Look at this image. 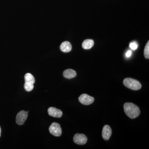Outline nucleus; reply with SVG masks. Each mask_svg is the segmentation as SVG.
Instances as JSON below:
<instances>
[{
	"label": "nucleus",
	"mask_w": 149,
	"mask_h": 149,
	"mask_svg": "<svg viewBox=\"0 0 149 149\" xmlns=\"http://www.w3.org/2000/svg\"><path fill=\"white\" fill-rule=\"evenodd\" d=\"M123 108L125 114L132 119L139 116L141 113L139 107L132 103H126L124 104Z\"/></svg>",
	"instance_id": "f257e3e1"
},
{
	"label": "nucleus",
	"mask_w": 149,
	"mask_h": 149,
	"mask_svg": "<svg viewBox=\"0 0 149 149\" xmlns=\"http://www.w3.org/2000/svg\"><path fill=\"white\" fill-rule=\"evenodd\" d=\"M123 83L125 87L134 91L140 90L142 87L141 83L139 81L131 78H125Z\"/></svg>",
	"instance_id": "f03ea898"
},
{
	"label": "nucleus",
	"mask_w": 149,
	"mask_h": 149,
	"mask_svg": "<svg viewBox=\"0 0 149 149\" xmlns=\"http://www.w3.org/2000/svg\"><path fill=\"white\" fill-rule=\"evenodd\" d=\"M49 131L51 134L56 137L61 135V128L60 124L54 122L52 123L49 128Z\"/></svg>",
	"instance_id": "7ed1b4c3"
},
{
	"label": "nucleus",
	"mask_w": 149,
	"mask_h": 149,
	"mask_svg": "<svg viewBox=\"0 0 149 149\" xmlns=\"http://www.w3.org/2000/svg\"><path fill=\"white\" fill-rule=\"evenodd\" d=\"M28 117V113L25 111H21L16 116V122L19 125H22L27 120Z\"/></svg>",
	"instance_id": "20e7f679"
},
{
	"label": "nucleus",
	"mask_w": 149,
	"mask_h": 149,
	"mask_svg": "<svg viewBox=\"0 0 149 149\" xmlns=\"http://www.w3.org/2000/svg\"><path fill=\"white\" fill-rule=\"evenodd\" d=\"M79 102L85 105H88L93 103L95 100L94 98L86 94L81 95L79 97Z\"/></svg>",
	"instance_id": "39448f33"
},
{
	"label": "nucleus",
	"mask_w": 149,
	"mask_h": 149,
	"mask_svg": "<svg viewBox=\"0 0 149 149\" xmlns=\"http://www.w3.org/2000/svg\"><path fill=\"white\" fill-rule=\"evenodd\" d=\"M88 141V139L85 135L80 133H76L73 137V141L75 143L79 145L85 144Z\"/></svg>",
	"instance_id": "423d86ee"
},
{
	"label": "nucleus",
	"mask_w": 149,
	"mask_h": 149,
	"mask_svg": "<svg viewBox=\"0 0 149 149\" xmlns=\"http://www.w3.org/2000/svg\"><path fill=\"white\" fill-rule=\"evenodd\" d=\"M48 112L49 115L55 118H61L63 115L62 111L61 110L53 107H51L48 109Z\"/></svg>",
	"instance_id": "0eeeda50"
},
{
	"label": "nucleus",
	"mask_w": 149,
	"mask_h": 149,
	"mask_svg": "<svg viewBox=\"0 0 149 149\" xmlns=\"http://www.w3.org/2000/svg\"><path fill=\"white\" fill-rule=\"evenodd\" d=\"M112 133L111 128L109 125H105L104 126L102 132V136L104 140L108 141L109 140Z\"/></svg>",
	"instance_id": "6e6552de"
},
{
	"label": "nucleus",
	"mask_w": 149,
	"mask_h": 149,
	"mask_svg": "<svg viewBox=\"0 0 149 149\" xmlns=\"http://www.w3.org/2000/svg\"><path fill=\"white\" fill-rule=\"evenodd\" d=\"M60 49L62 52L65 53L69 52L72 50V45L69 42L65 41L63 42L60 46Z\"/></svg>",
	"instance_id": "1a4fd4ad"
},
{
	"label": "nucleus",
	"mask_w": 149,
	"mask_h": 149,
	"mask_svg": "<svg viewBox=\"0 0 149 149\" xmlns=\"http://www.w3.org/2000/svg\"><path fill=\"white\" fill-rule=\"evenodd\" d=\"M63 76L68 79H71L76 77L77 73L73 70L68 69L65 70L63 72Z\"/></svg>",
	"instance_id": "9d476101"
},
{
	"label": "nucleus",
	"mask_w": 149,
	"mask_h": 149,
	"mask_svg": "<svg viewBox=\"0 0 149 149\" xmlns=\"http://www.w3.org/2000/svg\"><path fill=\"white\" fill-rule=\"evenodd\" d=\"M94 45V42L93 40H85L82 44V47L85 49H89L93 47Z\"/></svg>",
	"instance_id": "9b49d317"
},
{
	"label": "nucleus",
	"mask_w": 149,
	"mask_h": 149,
	"mask_svg": "<svg viewBox=\"0 0 149 149\" xmlns=\"http://www.w3.org/2000/svg\"><path fill=\"white\" fill-rule=\"evenodd\" d=\"M24 80H25V82L26 83H32L33 84H34V83H35V77L31 73H26L24 76Z\"/></svg>",
	"instance_id": "f8f14e48"
},
{
	"label": "nucleus",
	"mask_w": 149,
	"mask_h": 149,
	"mask_svg": "<svg viewBox=\"0 0 149 149\" xmlns=\"http://www.w3.org/2000/svg\"><path fill=\"white\" fill-rule=\"evenodd\" d=\"M24 88L26 91L30 92L34 88V84L25 82V83L24 84Z\"/></svg>",
	"instance_id": "ddd939ff"
},
{
	"label": "nucleus",
	"mask_w": 149,
	"mask_h": 149,
	"mask_svg": "<svg viewBox=\"0 0 149 149\" xmlns=\"http://www.w3.org/2000/svg\"><path fill=\"white\" fill-rule=\"evenodd\" d=\"M144 55L145 58L147 59L149 58V42H148L144 49Z\"/></svg>",
	"instance_id": "4468645a"
},
{
	"label": "nucleus",
	"mask_w": 149,
	"mask_h": 149,
	"mask_svg": "<svg viewBox=\"0 0 149 149\" xmlns=\"http://www.w3.org/2000/svg\"><path fill=\"white\" fill-rule=\"evenodd\" d=\"M129 47L133 50H136L138 47V43L136 42H133L130 43Z\"/></svg>",
	"instance_id": "2eb2a0df"
},
{
	"label": "nucleus",
	"mask_w": 149,
	"mask_h": 149,
	"mask_svg": "<svg viewBox=\"0 0 149 149\" xmlns=\"http://www.w3.org/2000/svg\"><path fill=\"white\" fill-rule=\"evenodd\" d=\"M131 54H132V52H131V51L129 50L126 52L125 55H126L127 57H130V56H131Z\"/></svg>",
	"instance_id": "dca6fc26"
},
{
	"label": "nucleus",
	"mask_w": 149,
	"mask_h": 149,
	"mask_svg": "<svg viewBox=\"0 0 149 149\" xmlns=\"http://www.w3.org/2000/svg\"><path fill=\"white\" fill-rule=\"evenodd\" d=\"M1 127H0V137L1 136Z\"/></svg>",
	"instance_id": "f3484780"
}]
</instances>
